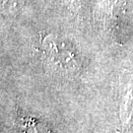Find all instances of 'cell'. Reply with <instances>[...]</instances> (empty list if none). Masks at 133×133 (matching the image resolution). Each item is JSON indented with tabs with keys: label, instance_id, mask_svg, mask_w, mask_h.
I'll list each match as a JSON object with an SVG mask.
<instances>
[{
	"label": "cell",
	"instance_id": "6da1fadb",
	"mask_svg": "<svg viewBox=\"0 0 133 133\" xmlns=\"http://www.w3.org/2000/svg\"><path fill=\"white\" fill-rule=\"evenodd\" d=\"M44 45H45L48 54L50 56L52 61L57 62V64H60L65 69H76L77 68L78 63L74 57V54L70 50L59 48L55 38H53L52 37L46 38Z\"/></svg>",
	"mask_w": 133,
	"mask_h": 133
},
{
	"label": "cell",
	"instance_id": "7a4b0ae2",
	"mask_svg": "<svg viewBox=\"0 0 133 133\" xmlns=\"http://www.w3.org/2000/svg\"><path fill=\"white\" fill-rule=\"evenodd\" d=\"M24 2L25 0H0V5L6 12L16 14L21 10Z\"/></svg>",
	"mask_w": 133,
	"mask_h": 133
},
{
	"label": "cell",
	"instance_id": "3957f363",
	"mask_svg": "<svg viewBox=\"0 0 133 133\" xmlns=\"http://www.w3.org/2000/svg\"><path fill=\"white\" fill-rule=\"evenodd\" d=\"M101 6L103 7L105 12H107L109 15H111L118 9L119 0H103Z\"/></svg>",
	"mask_w": 133,
	"mask_h": 133
}]
</instances>
